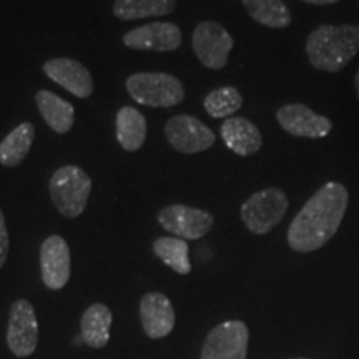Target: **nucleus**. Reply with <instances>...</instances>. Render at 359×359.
I'll use <instances>...</instances> for the list:
<instances>
[{"mask_svg": "<svg viewBox=\"0 0 359 359\" xmlns=\"http://www.w3.org/2000/svg\"><path fill=\"white\" fill-rule=\"evenodd\" d=\"M349 195L339 182H327L309 198L288 228V245L298 253H311L336 235L346 215Z\"/></svg>", "mask_w": 359, "mask_h": 359, "instance_id": "1", "label": "nucleus"}, {"mask_svg": "<svg viewBox=\"0 0 359 359\" xmlns=\"http://www.w3.org/2000/svg\"><path fill=\"white\" fill-rule=\"evenodd\" d=\"M359 53V25H321L308 35L306 55L314 69L338 74Z\"/></svg>", "mask_w": 359, "mask_h": 359, "instance_id": "2", "label": "nucleus"}, {"mask_svg": "<svg viewBox=\"0 0 359 359\" xmlns=\"http://www.w3.org/2000/svg\"><path fill=\"white\" fill-rule=\"evenodd\" d=\"M52 201L62 217L74 219L85 212L92 191V180L77 165H65L48 182Z\"/></svg>", "mask_w": 359, "mask_h": 359, "instance_id": "3", "label": "nucleus"}, {"mask_svg": "<svg viewBox=\"0 0 359 359\" xmlns=\"http://www.w3.org/2000/svg\"><path fill=\"white\" fill-rule=\"evenodd\" d=\"M130 97L140 105L154 109H168L178 105L185 98V87L175 75L163 72H140L127 79Z\"/></svg>", "mask_w": 359, "mask_h": 359, "instance_id": "4", "label": "nucleus"}, {"mask_svg": "<svg viewBox=\"0 0 359 359\" xmlns=\"http://www.w3.org/2000/svg\"><path fill=\"white\" fill-rule=\"evenodd\" d=\"M288 196L280 188H264L253 193L241 205V219L245 226L255 235H266L278 226L288 212Z\"/></svg>", "mask_w": 359, "mask_h": 359, "instance_id": "5", "label": "nucleus"}, {"mask_svg": "<svg viewBox=\"0 0 359 359\" xmlns=\"http://www.w3.org/2000/svg\"><path fill=\"white\" fill-rule=\"evenodd\" d=\"M191 45L195 55L206 69L222 70L228 64V55L235 47V40L218 22H200L193 30Z\"/></svg>", "mask_w": 359, "mask_h": 359, "instance_id": "6", "label": "nucleus"}, {"mask_svg": "<svg viewBox=\"0 0 359 359\" xmlns=\"http://www.w3.org/2000/svg\"><path fill=\"white\" fill-rule=\"evenodd\" d=\"M248 341L250 331L243 321H224L205 338L201 359H246Z\"/></svg>", "mask_w": 359, "mask_h": 359, "instance_id": "7", "label": "nucleus"}, {"mask_svg": "<svg viewBox=\"0 0 359 359\" xmlns=\"http://www.w3.org/2000/svg\"><path fill=\"white\" fill-rule=\"evenodd\" d=\"M160 226L182 240H200L212 231L215 218L212 213L187 205H168L156 215Z\"/></svg>", "mask_w": 359, "mask_h": 359, "instance_id": "8", "label": "nucleus"}, {"mask_svg": "<svg viewBox=\"0 0 359 359\" xmlns=\"http://www.w3.org/2000/svg\"><path fill=\"white\" fill-rule=\"evenodd\" d=\"M39 343V323L32 303L17 299L11 306L7 325L8 349L17 358L32 356Z\"/></svg>", "mask_w": 359, "mask_h": 359, "instance_id": "9", "label": "nucleus"}, {"mask_svg": "<svg viewBox=\"0 0 359 359\" xmlns=\"http://www.w3.org/2000/svg\"><path fill=\"white\" fill-rule=\"evenodd\" d=\"M165 137L180 154L193 155L215 145V133L191 115H175L165 123Z\"/></svg>", "mask_w": 359, "mask_h": 359, "instance_id": "10", "label": "nucleus"}, {"mask_svg": "<svg viewBox=\"0 0 359 359\" xmlns=\"http://www.w3.org/2000/svg\"><path fill=\"white\" fill-rule=\"evenodd\" d=\"M72 258L70 248L62 236L45 238L40 246V271L42 281L48 290H62L70 280Z\"/></svg>", "mask_w": 359, "mask_h": 359, "instance_id": "11", "label": "nucleus"}, {"mask_svg": "<svg viewBox=\"0 0 359 359\" xmlns=\"http://www.w3.org/2000/svg\"><path fill=\"white\" fill-rule=\"evenodd\" d=\"M123 43L133 50L173 52L182 45V30L172 22H154L128 30Z\"/></svg>", "mask_w": 359, "mask_h": 359, "instance_id": "12", "label": "nucleus"}, {"mask_svg": "<svg viewBox=\"0 0 359 359\" xmlns=\"http://www.w3.org/2000/svg\"><path fill=\"white\" fill-rule=\"evenodd\" d=\"M278 123L290 135L303 138H323L333 128V122L326 116L314 114L302 103L283 105L276 114Z\"/></svg>", "mask_w": 359, "mask_h": 359, "instance_id": "13", "label": "nucleus"}, {"mask_svg": "<svg viewBox=\"0 0 359 359\" xmlns=\"http://www.w3.org/2000/svg\"><path fill=\"white\" fill-rule=\"evenodd\" d=\"M43 74L79 98H88L93 93L92 74L77 60L65 57L52 58L43 64Z\"/></svg>", "mask_w": 359, "mask_h": 359, "instance_id": "14", "label": "nucleus"}, {"mask_svg": "<svg viewBox=\"0 0 359 359\" xmlns=\"http://www.w3.org/2000/svg\"><path fill=\"white\" fill-rule=\"evenodd\" d=\"M142 326L148 338L161 339L173 331L175 309L163 293L150 291L140 299Z\"/></svg>", "mask_w": 359, "mask_h": 359, "instance_id": "15", "label": "nucleus"}, {"mask_svg": "<svg viewBox=\"0 0 359 359\" xmlns=\"http://www.w3.org/2000/svg\"><path fill=\"white\" fill-rule=\"evenodd\" d=\"M224 145L240 156L255 155L263 145L259 128L243 116H230L219 128Z\"/></svg>", "mask_w": 359, "mask_h": 359, "instance_id": "16", "label": "nucleus"}, {"mask_svg": "<svg viewBox=\"0 0 359 359\" xmlns=\"http://www.w3.org/2000/svg\"><path fill=\"white\" fill-rule=\"evenodd\" d=\"M35 103H37L40 115L43 116L45 123L55 133L70 132L75 123V109L70 102L58 97L57 93L48 90H39L35 93Z\"/></svg>", "mask_w": 359, "mask_h": 359, "instance_id": "17", "label": "nucleus"}, {"mask_svg": "<svg viewBox=\"0 0 359 359\" xmlns=\"http://www.w3.org/2000/svg\"><path fill=\"white\" fill-rule=\"evenodd\" d=\"M114 321V314L107 304L95 303L85 309L82 321H80V333L82 339L90 348L102 349L109 344L110 326Z\"/></svg>", "mask_w": 359, "mask_h": 359, "instance_id": "18", "label": "nucleus"}, {"mask_svg": "<svg viewBox=\"0 0 359 359\" xmlns=\"http://www.w3.org/2000/svg\"><path fill=\"white\" fill-rule=\"evenodd\" d=\"M116 140L125 151H137L147 140V120L133 107H122L115 118Z\"/></svg>", "mask_w": 359, "mask_h": 359, "instance_id": "19", "label": "nucleus"}, {"mask_svg": "<svg viewBox=\"0 0 359 359\" xmlns=\"http://www.w3.org/2000/svg\"><path fill=\"white\" fill-rule=\"evenodd\" d=\"M35 138V128L32 123L25 122L15 127L0 142V163L7 168L20 165L29 155Z\"/></svg>", "mask_w": 359, "mask_h": 359, "instance_id": "20", "label": "nucleus"}, {"mask_svg": "<svg viewBox=\"0 0 359 359\" xmlns=\"http://www.w3.org/2000/svg\"><path fill=\"white\" fill-rule=\"evenodd\" d=\"M177 0H115L114 15L120 20H138L172 13Z\"/></svg>", "mask_w": 359, "mask_h": 359, "instance_id": "21", "label": "nucleus"}, {"mask_svg": "<svg viewBox=\"0 0 359 359\" xmlns=\"http://www.w3.org/2000/svg\"><path fill=\"white\" fill-rule=\"evenodd\" d=\"M250 17L269 29H286L291 24L290 8L283 0H243Z\"/></svg>", "mask_w": 359, "mask_h": 359, "instance_id": "22", "label": "nucleus"}, {"mask_svg": "<svg viewBox=\"0 0 359 359\" xmlns=\"http://www.w3.org/2000/svg\"><path fill=\"white\" fill-rule=\"evenodd\" d=\"M154 251L161 262L173 269L178 275H188L191 271L190 255H188V243L182 238L161 236L156 238L154 243Z\"/></svg>", "mask_w": 359, "mask_h": 359, "instance_id": "23", "label": "nucleus"}, {"mask_svg": "<svg viewBox=\"0 0 359 359\" xmlns=\"http://www.w3.org/2000/svg\"><path fill=\"white\" fill-rule=\"evenodd\" d=\"M243 105V97L235 87H222L210 92L205 97L203 107L206 114L213 118H230Z\"/></svg>", "mask_w": 359, "mask_h": 359, "instance_id": "24", "label": "nucleus"}, {"mask_svg": "<svg viewBox=\"0 0 359 359\" xmlns=\"http://www.w3.org/2000/svg\"><path fill=\"white\" fill-rule=\"evenodd\" d=\"M8 255V231L6 224V217H4L2 208H0V268L7 262Z\"/></svg>", "mask_w": 359, "mask_h": 359, "instance_id": "25", "label": "nucleus"}, {"mask_svg": "<svg viewBox=\"0 0 359 359\" xmlns=\"http://www.w3.org/2000/svg\"><path fill=\"white\" fill-rule=\"evenodd\" d=\"M306 4H313V6H331V4L339 2V0H303Z\"/></svg>", "mask_w": 359, "mask_h": 359, "instance_id": "26", "label": "nucleus"}, {"mask_svg": "<svg viewBox=\"0 0 359 359\" xmlns=\"http://www.w3.org/2000/svg\"><path fill=\"white\" fill-rule=\"evenodd\" d=\"M354 88H356V95L359 98V69L356 72V77H354Z\"/></svg>", "mask_w": 359, "mask_h": 359, "instance_id": "27", "label": "nucleus"}, {"mask_svg": "<svg viewBox=\"0 0 359 359\" xmlns=\"http://www.w3.org/2000/svg\"><path fill=\"white\" fill-rule=\"evenodd\" d=\"M294 359H308V358H294Z\"/></svg>", "mask_w": 359, "mask_h": 359, "instance_id": "28", "label": "nucleus"}]
</instances>
